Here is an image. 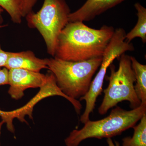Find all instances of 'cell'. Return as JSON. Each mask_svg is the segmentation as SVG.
Returning a JSON list of instances; mask_svg holds the SVG:
<instances>
[{
	"instance_id": "obj_1",
	"label": "cell",
	"mask_w": 146,
	"mask_h": 146,
	"mask_svg": "<svg viewBox=\"0 0 146 146\" xmlns=\"http://www.w3.org/2000/svg\"><path fill=\"white\" fill-rule=\"evenodd\" d=\"M115 30L112 26L96 29L83 22H69L58 36L54 57L70 61L102 57Z\"/></svg>"
},
{
	"instance_id": "obj_2",
	"label": "cell",
	"mask_w": 146,
	"mask_h": 146,
	"mask_svg": "<svg viewBox=\"0 0 146 146\" xmlns=\"http://www.w3.org/2000/svg\"><path fill=\"white\" fill-rule=\"evenodd\" d=\"M102 57L81 61H67L53 57L48 58V70L54 76L61 92L72 102L77 114L82 106L78 99L89 91L92 78L101 64Z\"/></svg>"
},
{
	"instance_id": "obj_3",
	"label": "cell",
	"mask_w": 146,
	"mask_h": 146,
	"mask_svg": "<svg viewBox=\"0 0 146 146\" xmlns=\"http://www.w3.org/2000/svg\"><path fill=\"white\" fill-rule=\"evenodd\" d=\"M146 114V103L130 110L117 106L106 117L98 121L89 120L80 129H74L65 140L66 146H78L82 141L90 138H111L133 128Z\"/></svg>"
},
{
	"instance_id": "obj_4",
	"label": "cell",
	"mask_w": 146,
	"mask_h": 146,
	"mask_svg": "<svg viewBox=\"0 0 146 146\" xmlns=\"http://www.w3.org/2000/svg\"><path fill=\"white\" fill-rule=\"evenodd\" d=\"M71 13L65 0H44L39 11H32L25 16L28 25L39 32L46 44L47 52L52 57L58 36L69 23Z\"/></svg>"
},
{
	"instance_id": "obj_5",
	"label": "cell",
	"mask_w": 146,
	"mask_h": 146,
	"mask_svg": "<svg viewBox=\"0 0 146 146\" xmlns=\"http://www.w3.org/2000/svg\"><path fill=\"white\" fill-rule=\"evenodd\" d=\"M119 58V63L117 70L113 64L109 66V83L107 88L104 90V97L98 108L101 115L106 114L109 110L121 102H129L132 109L139 107L141 104L134 89L136 79L130 56L124 53Z\"/></svg>"
},
{
	"instance_id": "obj_6",
	"label": "cell",
	"mask_w": 146,
	"mask_h": 146,
	"mask_svg": "<svg viewBox=\"0 0 146 146\" xmlns=\"http://www.w3.org/2000/svg\"><path fill=\"white\" fill-rule=\"evenodd\" d=\"M125 31L122 28L115 29L114 34L102 57L99 71L91 82L89 91L84 96L80 98V101L84 100L86 107L80 121L84 124L89 120L90 114L95 108L96 103L99 96L102 91L104 81L108 68L116 58L127 51H133L134 48L131 43L125 41Z\"/></svg>"
},
{
	"instance_id": "obj_7",
	"label": "cell",
	"mask_w": 146,
	"mask_h": 146,
	"mask_svg": "<svg viewBox=\"0 0 146 146\" xmlns=\"http://www.w3.org/2000/svg\"><path fill=\"white\" fill-rule=\"evenodd\" d=\"M47 80L46 75L21 69L9 70L8 94L11 98L19 100L30 88H40Z\"/></svg>"
},
{
	"instance_id": "obj_8",
	"label": "cell",
	"mask_w": 146,
	"mask_h": 146,
	"mask_svg": "<svg viewBox=\"0 0 146 146\" xmlns=\"http://www.w3.org/2000/svg\"><path fill=\"white\" fill-rule=\"evenodd\" d=\"M125 0H87L79 9L69 16V22H85L93 20L97 16Z\"/></svg>"
},
{
	"instance_id": "obj_9",
	"label": "cell",
	"mask_w": 146,
	"mask_h": 146,
	"mask_svg": "<svg viewBox=\"0 0 146 146\" xmlns=\"http://www.w3.org/2000/svg\"><path fill=\"white\" fill-rule=\"evenodd\" d=\"M48 58H40L31 50L20 52H8V57L5 67L8 70L21 69L40 72L48 69Z\"/></svg>"
},
{
	"instance_id": "obj_10",
	"label": "cell",
	"mask_w": 146,
	"mask_h": 146,
	"mask_svg": "<svg viewBox=\"0 0 146 146\" xmlns=\"http://www.w3.org/2000/svg\"><path fill=\"white\" fill-rule=\"evenodd\" d=\"M131 66L135 74L134 89L141 103H146V65L141 64L133 56H130Z\"/></svg>"
},
{
	"instance_id": "obj_11",
	"label": "cell",
	"mask_w": 146,
	"mask_h": 146,
	"mask_svg": "<svg viewBox=\"0 0 146 146\" xmlns=\"http://www.w3.org/2000/svg\"><path fill=\"white\" fill-rule=\"evenodd\" d=\"M134 7L137 11L138 21L134 28L126 34L125 40L130 43L133 39L139 37L145 44L146 42V9L139 3H136Z\"/></svg>"
},
{
	"instance_id": "obj_12",
	"label": "cell",
	"mask_w": 146,
	"mask_h": 146,
	"mask_svg": "<svg viewBox=\"0 0 146 146\" xmlns=\"http://www.w3.org/2000/svg\"><path fill=\"white\" fill-rule=\"evenodd\" d=\"M132 137L122 139V146H146V114L143 115L138 125L133 127Z\"/></svg>"
},
{
	"instance_id": "obj_13",
	"label": "cell",
	"mask_w": 146,
	"mask_h": 146,
	"mask_svg": "<svg viewBox=\"0 0 146 146\" xmlns=\"http://www.w3.org/2000/svg\"><path fill=\"white\" fill-rule=\"evenodd\" d=\"M23 0H0V7L6 11L14 23H22Z\"/></svg>"
},
{
	"instance_id": "obj_14",
	"label": "cell",
	"mask_w": 146,
	"mask_h": 146,
	"mask_svg": "<svg viewBox=\"0 0 146 146\" xmlns=\"http://www.w3.org/2000/svg\"><path fill=\"white\" fill-rule=\"evenodd\" d=\"M0 117L6 125L7 129L11 133H14L15 130L13 124V120L15 118L18 119L17 109L10 111H4L0 110Z\"/></svg>"
},
{
	"instance_id": "obj_15",
	"label": "cell",
	"mask_w": 146,
	"mask_h": 146,
	"mask_svg": "<svg viewBox=\"0 0 146 146\" xmlns=\"http://www.w3.org/2000/svg\"><path fill=\"white\" fill-rule=\"evenodd\" d=\"M37 1V0H23L22 10L23 18L25 17L29 12L32 11L33 8Z\"/></svg>"
},
{
	"instance_id": "obj_16",
	"label": "cell",
	"mask_w": 146,
	"mask_h": 146,
	"mask_svg": "<svg viewBox=\"0 0 146 146\" xmlns=\"http://www.w3.org/2000/svg\"><path fill=\"white\" fill-rule=\"evenodd\" d=\"M9 84V70L6 68L0 69V86Z\"/></svg>"
},
{
	"instance_id": "obj_17",
	"label": "cell",
	"mask_w": 146,
	"mask_h": 146,
	"mask_svg": "<svg viewBox=\"0 0 146 146\" xmlns=\"http://www.w3.org/2000/svg\"><path fill=\"white\" fill-rule=\"evenodd\" d=\"M8 57V52L2 49L0 44V68H5Z\"/></svg>"
},
{
	"instance_id": "obj_18",
	"label": "cell",
	"mask_w": 146,
	"mask_h": 146,
	"mask_svg": "<svg viewBox=\"0 0 146 146\" xmlns=\"http://www.w3.org/2000/svg\"><path fill=\"white\" fill-rule=\"evenodd\" d=\"M107 143L108 146H121L119 143L117 141H115V143H113L111 138H108Z\"/></svg>"
},
{
	"instance_id": "obj_19",
	"label": "cell",
	"mask_w": 146,
	"mask_h": 146,
	"mask_svg": "<svg viewBox=\"0 0 146 146\" xmlns=\"http://www.w3.org/2000/svg\"><path fill=\"white\" fill-rule=\"evenodd\" d=\"M5 123L2 120L1 121H0V146H1V129L2 127V126Z\"/></svg>"
},
{
	"instance_id": "obj_20",
	"label": "cell",
	"mask_w": 146,
	"mask_h": 146,
	"mask_svg": "<svg viewBox=\"0 0 146 146\" xmlns=\"http://www.w3.org/2000/svg\"><path fill=\"white\" fill-rule=\"evenodd\" d=\"M3 11V9L2 8H1V7H0V14H1V13H2V12ZM5 27V25H0V28H2L3 27Z\"/></svg>"
}]
</instances>
